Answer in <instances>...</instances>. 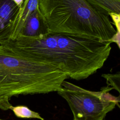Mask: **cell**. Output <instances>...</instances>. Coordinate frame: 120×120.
<instances>
[{
    "mask_svg": "<svg viewBox=\"0 0 120 120\" xmlns=\"http://www.w3.org/2000/svg\"><path fill=\"white\" fill-rule=\"evenodd\" d=\"M13 0L20 7L22 6L24 1V0Z\"/></svg>",
    "mask_w": 120,
    "mask_h": 120,
    "instance_id": "obj_12",
    "label": "cell"
},
{
    "mask_svg": "<svg viewBox=\"0 0 120 120\" xmlns=\"http://www.w3.org/2000/svg\"><path fill=\"white\" fill-rule=\"evenodd\" d=\"M112 90L107 86L91 91L65 80L57 92L68 104L73 120H105L108 113L119 107L120 98L111 94Z\"/></svg>",
    "mask_w": 120,
    "mask_h": 120,
    "instance_id": "obj_4",
    "label": "cell"
},
{
    "mask_svg": "<svg viewBox=\"0 0 120 120\" xmlns=\"http://www.w3.org/2000/svg\"><path fill=\"white\" fill-rule=\"evenodd\" d=\"M109 15L112 18L114 24L116 27L117 32L111 39V43H116L118 47H120V14H118L113 13H109Z\"/></svg>",
    "mask_w": 120,
    "mask_h": 120,
    "instance_id": "obj_11",
    "label": "cell"
},
{
    "mask_svg": "<svg viewBox=\"0 0 120 120\" xmlns=\"http://www.w3.org/2000/svg\"><path fill=\"white\" fill-rule=\"evenodd\" d=\"M102 76L106 80L107 86L112 89H115L120 93V73L115 74H106L102 75Z\"/></svg>",
    "mask_w": 120,
    "mask_h": 120,
    "instance_id": "obj_10",
    "label": "cell"
},
{
    "mask_svg": "<svg viewBox=\"0 0 120 120\" xmlns=\"http://www.w3.org/2000/svg\"><path fill=\"white\" fill-rule=\"evenodd\" d=\"M49 33L48 25L38 7L26 20L17 36L37 38Z\"/></svg>",
    "mask_w": 120,
    "mask_h": 120,
    "instance_id": "obj_6",
    "label": "cell"
},
{
    "mask_svg": "<svg viewBox=\"0 0 120 120\" xmlns=\"http://www.w3.org/2000/svg\"><path fill=\"white\" fill-rule=\"evenodd\" d=\"M111 43L98 39L49 33L37 38L18 36L0 44L25 58L57 67L76 80L86 79L102 68Z\"/></svg>",
    "mask_w": 120,
    "mask_h": 120,
    "instance_id": "obj_1",
    "label": "cell"
},
{
    "mask_svg": "<svg viewBox=\"0 0 120 120\" xmlns=\"http://www.w3.org/2000/svg\"><path fill=\"white\" fill-rule=\"evenodd\" d=\"M0 120H4L3 119H1V118H0Z\"/></svg>",
    "mask_w": 120,
    "mask_h": 120,
    "instance_id": "obj_13",
    "label": "cell"
},
{
    "mask_svg": "<svg viewBox=\"0 0 120 120\" xmlns=\"http://www.w3.org/2000/svg\"><path fill=\"white\" fill-rule=\"evenodd\" d=\"M38 7L49 33L110 42L117 32L109 15L98 10L86 0H39Z\"/></svg>",
    "mask_w": 120,
    "mask_h": 120,
    "instance_id": "obj_3",
    "label": "cell"
},
{
    "mask_svg": "<svg viewBox=\"0 0 120 120\" xmlns=\"http://www.w3.org/2000/svg\"><path fill=\"white\" fill-rule=\"evenodd\" d=\"M39 0H24L20 8L16 19L13 33L10 38L16 37L19 33L22 27L30 14L38 8Z\"/></svg>",
    "mask_w": 120,
    "mask_h": 120,
    "instance_id": "obj_7",
    "label": "cell"
},
{
    "mask_svg": "<svg viewBox=\"0 0 120 120\" xmlns=\"http://www.w3.org/2000/svg\"><path fill=\"white\" fill-rule=\"evenodd\" d=\"M14 114L18 118L23 119H36L40 120H45L38 112L30 110L25 105H12L10 107Z\"/></svg>",
    "mask_w": 120,
    "mask_h": 120,
    "instance_id": "obj_9",
    "label": "cell"
},
{
    "mask_svg": "<svg viewBox=\"0 0 120 120\" xmlns=\"http://www.w3.org/2000/svg\"><path fill=\"white\" fill-rule=\"evenodd\" d=\"M98 10L109 15L113 13L120 14V0H86Z\"/></svg>",
    "mask_w": 120,
    "mask_h": 120,
    "instance_id": "obj_8",
    "label": "cell"
},
{
    "mask_svg": "<svg viewBox=\"0 0 120 120\" xmlns=\"http://www.w3.org/2000/svg\"><path fill=\"white\" fill-rule=\"evenodd\" d=\"M68 78L57 67L25 58L0 45V109L9 110L13 97L57 92Z\"/></svg>",
    "mask_w": 120,
    "mask_h": 120,
    "instance_id": "obj_2",
    "label": "cell"
},
{
    "mask_svg": "<svg viewBox=\"0 0 120 120\" xmlns=\"http://www.w3.org/2000/svg\"><path fill=\"white\" fill-rule=\"evenodd\" d=\"M20 8L13 0H0V44L12 37Z\"/></svg>",
    "mask_w": 120,
    "mask_h": 120,
    "instance_id": "obj_5",
    "label": "cell"
}]
</instances>
